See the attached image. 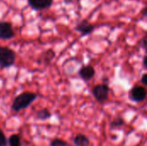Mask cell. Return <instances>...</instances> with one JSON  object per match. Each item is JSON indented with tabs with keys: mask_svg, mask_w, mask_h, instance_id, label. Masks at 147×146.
<instances>
[{
	"mask_svg": "<svg viewBox=\"0 0 147 146\" xmlns=\"http://www.w3.org/2000/svg\"><path fill=\"white\" fill-rule=\"evenodd\" d=\"M37 98V95L34 92L25 91L19 95H17L11 104V110L15 113H18L23 109L28 108L33 102H34Z\"/></svg>",
	"mask_w": 147,
	"mask_h": 146,
	"instance_id": "obj_1",
	"label": "cell"
},
{
	"mask_svg": "<svg viewBox=\"0 0 147 146\" xmlns=\"http://www.w3.org/2000/svg\"><path fill=\"white\" fill-rule=\"evenodd\" d=\"M16 52L7 46H0V69H6L15 65Z\"/></svg>",
	"mask_w": 147,
	"mask_h": 146,
	"instance_id": "obj_2",
	"label": "cell"
},
{
	"mask_svg": "<svg viewBox=\"0 0 147 146\" xmlns=\"http://www.w3.org/2000/svg\"><path fill=\"white\" fill-rule=\"evenodd\" d=\"M92 95L98 102L103 103L109 99V87L105 83L96 85L92 89Z\"/></svg>",
	"mask_w": 147,
	"mask_h": 146,
	"instance_id": "obj_3",
	"label": "cell"
},
{
	"mask_svg": "<svg viewBox=\"0 0 147 146\" xmlns=\"http://www.w3.org/2000/svg\"><path fill=\"white\" fill-rule=\"evenodd\" d=\"M147 96V90L142 86H134L129 93V97L133 102H143Z\"/></svg>",
	"mask_w": 147,
	"mask_h": 146,
	"instance_id": "obj_4",
	"label": "cell"
},
{
	"mask_svg": "<svg viewBox=\"0 0 147 146\" xmlns=\"http://www.w3.org/2000/svg\"><path fill=\"white\" fill-rule=\"evenodd\" d=\"M15 36L12 24L9 22H0V40H10Z\"/></svg>",
	"mask_w": 147,
	"mask_h": 146,
	"instance_id": "obj_5",
	"label": "cell"
},
{
	"mask_svg": "<svg viewBox=\"0 0 147 146\" xmlns=\"http://www.w3.org/2000/svg\"><path fill=\"white\" fill-rule=\"evenodd\" d=\"M75 29L76 31L80 33L82 36H86V35L90 34L94 31L95 27L94 25L90 23L87 20H83L76 25Z\"/></svg>",
	"mask_w": 147,
	"mask_h": 146,
	"instance_id": "obj_6",
	"label": "cell"
},
{
	"mask_svg": "<svg viewBox=\"0 0 147 146\" xmlns=\"http://www.w3.org/2000/svg\"><path fill=\"white\" fill-rule=\"evenodd\" d=\"M53 0H28V3L34 10H42L52 6Z\"/></svg>",
	"mask_w": 147,
	"mask_h": 146,
	"instance_id": "obj_7",
	"label": "cell"
},
{
	"mask_svg": "<svg viewBox=\"0 0 147 146\" xmlns=\"http://www.w3.org/2000/svg\"><path fill=\"white\" fill-rule=\"evenodd\" d=\"M96 74V71L94 67L90 65H84L82 66L79 71H78V76L80 77L81 79H83L85 82H88L91 80Z\"/></svg>",
	"mask_w": 147,
	"mask_h": 146,
	"instance_id": "obj_8",
	"label": "cell"
},
{
	"mask_svg": "<svg viewBox=\"0 0 147 146\" xmlns=\"http://www.w3.org/2000/svg\"><path fill=\"white\" fill-rule=\"evenodd\" d=\"M73 144L75 146H89L90 139L84 134H78L73 139Z\"/></svg>",
	"mask_w": 147,
	"mask_h": 146,
	"instance_id": "obj_9",
	"label": "cell"
},
{
	"mask_svg": "<svg viewBox=\"0 0 147 146\" xmlns=\"http://www.w3.org/2000/svg\"><path fill=\"white\" fill-rule=\"evenodd\" d=\"M51 116H52V114L47 108H41V109L38 110L34 114V118L36 120H41V121H44V120L50 119Z\"/></svg>",
	"mask_w": 147,
	"mask_h": 146,
	"instance_id": "obj_10",
	"label": "cell"
},
{
	"mask_svg": "<svg viewBox=\"0 0 147 146\" xmlns=\"http://www.w3.org/2000/svg\"><path fill=\"white\" fill-rule=\"evenodd\" d=\"M9 146H22L21 138L18 134H11L8 139Z\"/></svg>",
	"mask_w": 147,
	"mask_h": 146,
	"instance_id": "obj_11",
	"label": "cell"
},
{
	"mask_svg": "<svg viewBox=\"0 0 147 146\" xmlns=\"http://www.w3.org/2000/svg\"><path fill=\"white\" fill-rule=\"evenodd\" d=\"M55 56V52L52 50V49H49L47 50V52H45V53L42 55V58H43V62L46 63V64H48L50 63L53 59L54 58Z\"/></svg>",
	"mask_w": 147,
	"mask_h": 146,
	"instance_id": "obj_12",
	"label": "cell"
},
{
	"mask_svg": "<svg viewBox=\"0 0 147 146\" xmlns=\"http://www.w3.org/2000/svg\"><path fill=\"white\" fill-rule=\"evenodd\" d=\"M124 125H125V120L121 117H117L115 120H113V121L110 123V127L112 129H116L123 126Z\"/></svg>",
	"mask_w": 147,
	"mask_h": 146,
	"instance_id": "obj_13",
	"label": "cell"
},
{
	"mask_svg": "<svg viewBox=\"0 0 147 146\" xmlns=\"http://www.w3.org/2000/svg\"><path fill=\"white\" fill-rule=\"evenodd\" d=\"M49 146H68V143L66 141L61 139L56 138L51 141Z\"/></svg>",
	"mask_w": 147,
	"mask_h": 146,
	"instance_id": "obj_14",
	"label": "cell"
},
{
	"mask_svg": "<svg viewBox=\"0 0 147 146\" xmlns=\"http://www.w3.org/2000/svg\"><path fill=\"white\" fill-rule=\"evenodd\" d=\"M8 145V139H6V136L3 130L0 128V146H7Z\"/></svg>",
	"mask_w": 147,
	"mask_h": 146,
	"instance_id": "obj_15",
	"label": "cell"
},
{
	"mask_svg": "<svg viewBox=\"0 0 147 146\" xmlns=\"http://www.w3.org/2000/svg\"><path fill=\"white\" fill-rule=\"evenodd\" d=\"M140 46L147 52V34H146V35L141 39L140 40Z\"/></svg>",
	"mask_w": 147,
	"mask_h": 146,
	"instance_id": "obj_16",
	"label": "cell"
},
{
	"mask_svg": "<svg viewBox=\"0 0 147 146\" xmlns=\"http://www.w3.org/2000/svg\"><path fill=\"white\" fill-rule=\"evenodd\" d=\"M141 83H142L144 85L147 86V73L144 74V75L142 76V77H141Z\"/></svg>",
	"mask_w": 147,
	"mask_h": 146,
	"instance_id": "obj_17",
	"label": "cell"
},
{
	"mask_svg": "<svg viewBox=\"0 0 147 146\" xmlns=\"http://www.w3.org/2000/svg\"><path fill=\"white\" fill-rule=\"evenodd\" d=\"M141 15H142V16H144V17H146L147 19V5L142 9V11H141Z\"/></svg>",
	"mask_w": 147,
	"mask_h": 146,
	"instance_id": "obj_18",
	"label": "cell"
},
{
	"mask_svg": "<svg viewBox=\"0 0 147 146\" xmlns=\"http://www.w3.org/2000/svg\"><path fill=\"white\" fill-rule=\"evenodd\" d=\"M143 65H144L145 68L147 69V55L145 56V58H144V59H143Z\"/></svg>",
	"mask_w": 147,
	"mask_h": 146,
	"instance_id": "obj_19",
	"label": "cell"
}]
</instances>
